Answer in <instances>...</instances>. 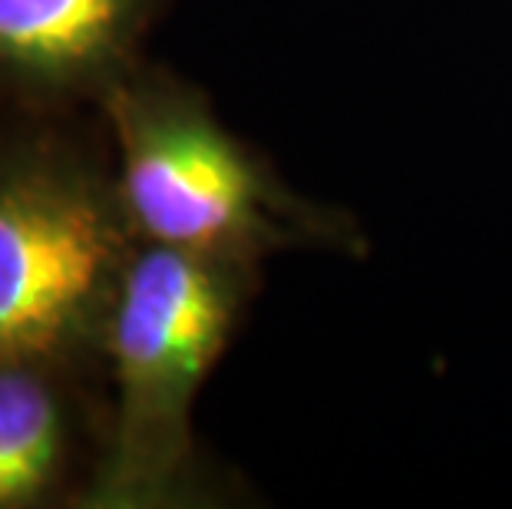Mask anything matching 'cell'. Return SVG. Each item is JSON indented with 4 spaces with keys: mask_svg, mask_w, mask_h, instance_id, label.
Here are the masks:
<instances>
[{
    "mask_svg": "<svg viewBox=\"0 0 512 509\" xmlns=\"http://www.w3.org/2000/svg\"><path fill=\"white\" fill-rule=\"evenodd\" d=\"M63 457V414L37 364H0V509L50 490Z\"/></svg>",
    "mask_w": 512,
    "mask_h": 509,
    "instance_id": "5b68a950",
    "label": "cell"
},
{
    "mask_svg": "<svg viewBox=\"0 0 512 509\" xmlns=\"http://www.w3.org/2000/svg\"><path fill=\"white\" fill-rule=\"evenodd\" d=\"M133 0H0V73L67 83L110 57Z\"/></svg>",
    "mask_w": 512,
    "mask_h": 509,
    "instance_id": "277c9868",
    "label": "cell"
},
{
    "mask_svg": "<svg viewBox=\"0 0 512 509\" xmlns=\"http://www.w3.org/2000/svg\"><path fill=\"white\" fill-rule=\"evenodd\" d=\"M228 301L212 268L185 248L156 245L126 268L113 354L126 433L136 450L169 440L192 391L222 351Z\"/></svg>",
    "mask_w": 512,
    "mask_h": 509,
    "instance_id": "7a4b0ae2",
    "label": "cell"
},
{
    "mask_svg": "<svg viewBox=\"0 0 512 509\" xmlns=\"http://www.w3.org/2000/svg\"><path fill=\"white\" fill-rule=\"evenodd\" d=\"M116 229L80 182L0 169V364H43L90 318L116 262Z\"/></svg>",
    "mask_w": 512,
    "mask_h": 509,
    "instance_id": "6da1fadb",
    "label": "cell"
},
{
    "mask_svg": "<svg viewBox=\"0 0 512 509\" xmlns=\"http://www.w3.org/2000/svg\"><path fill=\"white\" fill-rule=\"evenodd\" d=\"M126 205L156 245L202 252L245 229L255 179L215 126L185 113L136 116L126 133Z\"/></svg>",
    "mask_w": 512,
    "mask_h": 509,
    "instance_id": "3957f363",
    "label": "cell"
}]
</instances>
